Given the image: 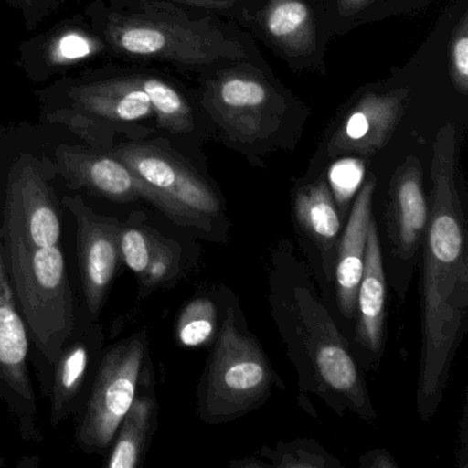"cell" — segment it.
Listing matches in <instances>:
<instances>
[{
	"label": "cell",
	"instance_id": "1",
	"mask_svg": "<svg viewBox=\"0 0 468 468\" xmlns=\"http://www.w3.org/2000/svg\"><path fill=\"white\" fill-rule=\"evenodd\" d=\"M430 177L429 218L421 243V352L416 391V410L423 421L438 412L467 333V207L453 124L443 125L435 136Z\"/></svg>",
	"mask_w": 468,
	"mask_h": 468
},
{
	"label": "cell",
	"instance_id": "2",
	"mask_svg": "<svg viewBox=\"0 0 468 468\" xmlns=\"http://www.w3.org/2000/svg\"><path fill=\"white\" fill-rule=\"evenodd\" d=\"M316 279L294 243L283 238L270 248L268 305L298 378V404L316 415L309 396L334 413L377 420L363 368L328 311Z\"/></svg>",
	"mask_w": 468,
	"mask_h": 468
},
{
	"label": "cell",
	"instance_id": "3",
	"mask_svg": "<svg viewBox=\"0 0 468 468\" xmlns=\"http://www.w3.org/2000/svg\"><path fill=\"white\" fill-rule=\"evenodd\" d=\"M213 295L220 325L197 391L199 418L210 426L257 410L275 386H282L264 347L249 328L237 294L218 284Z\"/></svg>",
	"mask_w": 468,
	"mask_h": 468
},
{
	"label": "cell",
	"instance_id": "4",
	"mask_svg": "<svg viewBox=\"0 0 468 468\" xmlns=\"http://www.w3.org/2000/svg\"><path fill=\"white\" fill-rule=\"evenodd\" d=\"M0 242L29 338L51 374L78 317L64 250L61 245L37 249Z\"/></svg>",
	"mask_w": 468,
	"mask_h": 468
},
{
	"label": "cell",
	"instance_id": "5",
	"mask_svg": "<svg viewBox=\"0 0 468 468\" xmlns=\"http://www.w3.org/2000/svg\"><path fill=\"white\" fill-rule=\"evenodd\" d=\"M111 153L144 183L149 193L147 204L172 223L209 242H229L231 223L223 199L183 158L139 142L119 144Z\"/></svg>",
	"mask_w": 468,
	"mask_h": 468
},
{
	"label": "cell",
	"instance_id": "6",
	"mask_svg": "<svg viewBox=\"0 0 468 468\" xmlns=\"http://www.w3.org/2000/svg\"><path fill=\"white\" fill-rule=\"evenodd\" d=\"M109 46L120 56L161 59L205 67L223 59H242L245 48L207 21L176 13L112 15L105 28Z\"/></svg>",
	"mask_w": 468,
	"mask_h": 468
},
{
	"label": "cell",
	"instance_id": "7",
	"mask_svg": "<svg viewBox=\"0 0 468 468\" xmlns=\"http://www.w3.org/2000/svg\"><path fill=\"white\" fill-rule=\"evenodd\" d=\"M146 328L106 346L89 399L79 413L75 441L89 454H105L125 413L133 405L149 363Z\"/></svg>",
	"mask_w": 468,
	"mask_h": 468
},
{
	"label": "cell",
	"instance_id": "8",
	"mask_svg": "<svg viewBox=\"0 0 468 468\" xmlns=\"http://www.w3.org/2000/svg\"><path fill=\"white\" fill-rule=\"evenodd\" d=\"M31 338L16 300L0 242V404L27 442H42L37 399L29 372Z\"/></svg>",
	"mask_w": 468,
	"mask_h": 468
},
{
	"label": "cell",
	"instance_id": "9",
	"mask_svg": "<svg viewBox=\"0 0 468 468\" xmlns=\"http://www.w3.org/2000/svg\"><path fill=\"white\" fill-rule=\"evenodd\" d=\"M61 202L56 190L37 161L21 157L7 175L0 240L40 249L61 245Z\"/></svg>",
	"mask_w": 468,
	"mask_h": 468
},
{
	"label": "cell",
	"instance_id": "10",
	"mask_svg": "<svg viewBox=\"0 0 468 468\" xmlns=\"http://www.w3.org/2000/svg\"><path fill=\"white\" fill-rule=\"evenodd\" d=\"M204 105L227 136L239 144L272 135L284 112L283 98L248 70H226L209 81Z\"/></svg>",
	"mask_w": 468,
	"mask_h": 468
},
{
	"label": "cell",
	"instance_id": "11",
	"mask_svg": "<svg viewBox=\"0 0 468 468\" xmlns=\"http://www.w3.org/2000/svg\"><path fill=\"white\" fill-rule=\"evenodd\" d=\"M61 205L68 207L76 221L79 271L83 290L81 308L92 319L100 320L122 264L119 249L120 220L95 212L80 196L64 197Z\"/></svg>",
	"mask_w": 468,
	"mask_h": 468
},
{
	"label": "cell",
	"instance_id": "12",
	"mask_svg": "<svg viewBox=\"0 0 468 468\" xmlns=\"http://www.w3.org/2000/svg\"><path fill=\"white\" fill-rule=\"evenodd\" d=\"M292 218L305 260L323 292H333L336 248L344 218L327 177L298 186L292 196Z\"/></svg>",
	"mask_w": 468,
	"mask_h": 468
},
{
	"label": "cell",
	"instance_id": "13",
	"mask_svg": "<svg viewBox=\"0 0 468 468\" xmlns=\"http://www.w3.org/2000/svg\"><path fill=\"white\" fill-rule=\"evenodd\" d=\"M103 349L105 335L102 324L80 308L76 317L75 331L51 368L48 388L51 426H59L62 421L81 412L89 399Z\"/></svg>",
	"mask_w": 468,
	"mask_h": 468
},
{
	"label": "cell",
	"instance_id": "14",
	"mask_svg": "<svg viewBox=\"0 0 468 468\" xmlns=\"http://www.w3.org/2000/svg\"><path fill=\"white\" fill-rule=\"evenodd\" d=\"M119 249L122 262L138 281L141 300L157 290L174 289L187 271L182 243L149 226L142 212L120 221Z\"/></svg>",
	"mask_w": 468,
	"mask_h": 468
},
{
	"label": "cell",
	"instance_id": "15",
	"mask_svg": "<svg viewBox=\"0 0 468 468\" xmlns=\"http://www.w3.org/2000/svg\"><path fill=\"white\" fill-rule=\"evenodd\" d=\"M429 218L423 168L415 155L405 158L388 186L385 227L391 256L402 271L410 268L423 243Z\"/></svg>",
	"mask_w": 468,
	"mask_h": 468
},
{
	"label": "cell",
	"instance_id": "16",
	"mask_svg": "<svg viewBox=\"0 0 468 468\" xmlns=\"http://www.w3.org/2000/svg\"><path fill=\"white\" fill-rule=\"evenodd\" d=\"M56 169L73 190H86L116 204L149 202L144 183L111 152L61 146L56 152Z\"/></svg>",
	"mask_w": 468,
	"mask_h": 468
},
{
	"label": "cell",
	"instance_id": "17",
	"mask_svg": "<svg viewBox=\"0 0 468 468\" xmlns=\"http://www.w3.org/2000/svg\"><path fill=\"white\" fill-rule=\"evenodd\" d=\"M408 97V89L364 95L331 136L327 146L328 157H369L383 149L404 116Z\"/></svg>",
	"mask_w": 468,
	"mask_h": 468
},
{
	"label": "cell",
	"instance_id": "18",
	"mask_svg": "<svg viewBox=\"0 0 468 468\" xmlns=\"http://www.w3.org/2000/svg\"><path fill=\"white\" fill-rule=\"evenodd\" d=\"M375 187L377 177L369 174L355 197L336 248L334 298L341 316L350 322H355L356 317V300L363 273L367 235L374 218Z\"/></svg>",
	"mask_w": 468,
	"mask_h": 468
},
{
	"label": "cell",
	"instance_id": "19",
	"mask_svg": "<svg viewBox=\"0 0 468 468\" xmlns=\"http://www.w3.org/2000/svg\"><path fill=\"white\" fill-rule=\"evenodd\" d=\"M386 273L377 221L372 218L367 235L363 273L357 289L355 341L361 349V363L368 367L380 360L385 347Z\"/></svg>",
	"mask_w": 468,
	"mask_h": 468
},
{
	"label": "cell",
	"instance_id": "20",
	"mask_svg": "<svg viewBox=\"0 0 468 468\" xmlns=\"http://www.w3.org/2000/svg\"><path fill=\"white\" fill-rule=\"evenodd\" d=\"M152 364L147 363L135 399L106 452L105 467L138 468L144 463L157 426V399Z\"/></svg>",
	"mask_w": 468,
	"mask_h": 468
},
{
	"label": "cell",
	"instance_id": "21",
	"mask_svg": "<svg viewBox=\"0 0 468 468\" xmlns=\"http://www.w3.org/2000/svg\"><path fill=\"white\" fill-rule=\"evenodd\" d=\"M69 95L80 111L111 122H138L153 114L152 103L136 76L84 84Z\"/></svg>",
	"mask_w": 468,
	"mask_h": 468
},
{
	"label": "cell",
	"instance_id": "22",
	"mask_svg": "<svg viewBox=\"0 0 468 468\" xmlns=\"http://www.w3.org/2000/svg\"><path fill=\"white\" fill-rule=\"evenodd\" d=\"M268 37L292 56H308L316 48V24L303 0H270L261 13Z\"/></svg>",
	"mask_w": 468,
	"mask_h": 468
},
{
	"label": "cell",
	"instance_id": "23",
	"mask_svg": "<svg viewBox=\"0 0 468 468\" xmlns=\"http://www.w3.org/2000/svg\"><path fill=\"white\" fill-rule=\"evenodd\" d=\"M220 325L215 295H197L186 303L175 323V339L182 347L201 349L215 341Z\"/></svg>",
	"mask_w": 468,
	"mask_h": 468
},
{
	"label": "cell",
	"instance_id": "24",
	"mask_svg": "<svg viewBox=\"0 0 468 468\" xmlns=\"http://www.w3.org/2000/svg\"><path fill=\"white\" fill-rule=\"evenodd\" d=\"M149 97L158 124L174 133H188L194 130V116L187 101L165 81L150 76H136Z\"/></svg>",
	"mask_w": 468,
	"mask_h": 468
},
{
	"label": "cell",
	"instance_id": "25",
	"mask_svg": "<svg viewBox=\"0 0 468 468\" xmlns=\"http://www.w3.org/2000/svg\"><path fill=\"white\" fill-rule=\"evenodd\" d=\"M260 457L275 468H341L338 457L312 438H298L292 442L261 446Z\"/></svg>",
	"mask_w": 468,
	"mask_h": 468
},
{
	"label": "cell",
	"instance_id": "26",
	"mask_svg": "<svg viewBox=\"0 0 468 468\" xmlns=\"http://www.w3.org/2000/svg\"><path fill=\"white\" fill-rule=\"evenodd\" d=\"M451 73L454 89L468 94V16L463 15L451 42Z\"/></svg>",
	"mask_w": 468,
	"mask_h": 468
},
{
	"label": "cell",
	"instance_id": "27",
	"mask_svg": "<svg viewBox=\"0 0 468 468\" xmlns=\"http://www.w3.org/2000/svg\"><path fill=\"white\" fill-rule=\"evenodd\" d=\"M100 50V46L89 35L69 32L54 40L50 48V57L56 64H73L87 58Z\"/></svg>",
	"mask_w": 468,
	"mask_h": 468
},
{
	"label": "cell",
	"instance_id": "28",
	"mask_svg": "<svg viewBox=\"0 0 468 468\" xmlns=\"http://www.w3.org/2000/svg\"><path fill=\"white\" fill-rule=\"evenodd\" d=\"M48 119H50L51 122H58V124L67 125L76 135L81 136L84 141L90 142V144H94L95 147H105V136L102 135L100 128H98L89 117L84 116V114L70 113V112L62 111L50 114Z\"/></svg>",
	"mask_w": 468,
	"mask_h": 468
},
{
	"label": "cell",
	"instance_id": "29",
	"mask_svg": "<svg viewBox=\"0 0 468 468\" xmlns=\"http://www.w3.org/2000/svg\"><path fill=\"white\" fill-rule=\"evenodd\" d=\"M361 468H397L396 460L390 452L377 448L364 453L358 460Z\"/></svg>",
	"mask_w": 468,
	"mask_h": 468
},
{
	"label": "cell",
	"instance_id": "30",
	"mask_svg": "<svg viewBox=\"0 0 468 468\" xmlns=\"http://www.w3.org/2000/svg\"><path fill=\"white\" fill-rule=\"evenodd\" d=\"M468 421H467V404L464 405L463 410L462 419H460V451H459V465L462 468L467 467V434H468Z\"/></svg>",
	"mask_w": 468,
	"mask_h": 468
},
{
	"label": "cell",
	"instance_id": "31",
	"mask_svg": "<svg viewBox=\"0 0 468 468\" xmlns=\"http://www.w3.org/2000/svg\"><path fill=\"white\" fill-rule=\"evenodd\" d=\"M372 2L374 0H336V6H338L339 15L350 17L366 9Z\"/></svg>",
	"mask_w": 468,
	"mask_h": 468
},
{
	"label": "cell",
	"instance_id": "32",
	"mask_svg": "<svg viewBox=\"0 0 468 468\" xmlns=\"http://www.w3.org/2000/svg\"><path fill=\"white\" fill-rule=\"evenodd\" d=\"M180 4L190 6L204 7V9L226 10L234 6L237 0H177Z\"/></svg>",
	"mask_w": 468,
	"mask_h": 468
},
{
	"label": "cell",
	"instance_id": "33",
	"mask_svg": "<svg viewBox=\"0 0 468 468\" xmlns=\"http://www.w3.org/2000/svg\"><path fill=\"white\" fill-rule=\"evenodd\" d=\"M229 467L232 468H265L270 467L267 462L260 457H245V459L234 460V462L229 463Z\"/></svg>",
	"mask_w": 468,
	"mask_h": 468
},
{
	"label": "cell",
	"instance_id": "34",
	"mask_svg": "<svg viewBox=\"0 0 468 468\" xmlns=\"http://www.w3.org/2000/svg\"><path fill=\"white\" fill-rule=\"evenodd\" d=\"M5 465V457L0 454V468L4 467Z\"/></svg>",
	"mask_w": 468,
	"mask_h": 468
}]
</instances>
